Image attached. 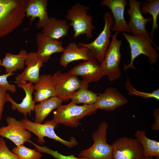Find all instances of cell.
Masks as SVG:
<instances>
[{
	"label": "cell",
	"instance_id": "6da1fadb",
	"mask_svg": "<svg viewBox=\"0 0 159 159\" xmlns=\"http://www.w3.org/2000/svg\"><path fill=\"white\" fill-rule=\"evenodd\" d=\"M28 0H0V38L12 32L23 22Z\"/></svg>",
	"mask_w": 159,
	"mask_h": 159
},
{
	"label": "cell",
	"instance_id": "7a4b0ae2",
	"mask_svg": "<svg viewBox=\"0 0 159 159\" xmlns=\"http://www.w3.org/2000/svg\"><path fill=\"white\" fill-rule=\"evenodd\" d=\"M122 35L127 40L130 49V63L125 64L123 67L124 71L129 69L137 70L133 65V62L136 58L141 54L147 56L148 62L151 64H154L157 62L158 54L156 50L152 46L153 43L157 49L159 48L150 38L142 35H131L125 32H122Z\"/></svg>",
	"mask_w": 159,
	"mask_h": 159
},
{
	"label": "cell",
	"instance_id": "3957f363",
	"mask_svg": "<svg viewBox=\"0 0 159 159\" xmlns=\"http://www.w3.org/2000/svg\"><path fill=\"white\" fill-rule=\"evenodd\" d=\"M97 110L94 104L78 105L70 102L57 108L54 112L53 119L58 124L77 127L80 120L86 116L95 113Z\"/></svg>",
	"mask_w": 159,
	"mask_h": 159
},
{
	"label": "cell",
	"instance_id": "277c9868",
	"mask_svg": "<svg viewBox=\"0 0 159 159\" xmlns=\"http://www.w3.org/2000/svg\"><path fill=\"white\" fill-rule=\"evenodd\" d=\"M108 125L106 121L101 122L92 136L93 143L88 148L82 150L79 157L86 159H112V148L107 142Z\"/></svg>",
	"mask_w": 159,
	"mask_h": 159
},
{
	"label": "cell",
	"instance_id": "5b68a950",
	"mask_svg": "<svg viewBox=\"0 0 159 159\" xmlns=\"http://www.w3.org/2000/svg\"><path fill=\"white\" fill-rule=\"evenodd\" d=\"M89 9L88 6L76 3L67 11L65 17L71 21L69 25L73 28L74 38L83 34L89 39L92 37L93 30L95 27L92 24V16L87 14Z\"/></svg>",
	"mask_w": 159,
	"mask_h": 159
},
{
	"label": "cell",
	"instance_id": "8992f818",
	"mask_svg": "<svg viewBox=\"0 0 159 159\" xmlns=\"http://www.w3.org/2000/svg\"><path fill=\"white\" fill-rule=\"evenodd\" d=\"M25 128L35 135L38 137L37 142L43 145L45 142L44 139L47 137L59 142L69 148L77 146L78 143L74 137H71L69 141L64 140L57 135L54 129L58 125L52 119L45 121L44 124L32 122L27 118L21 120Z\"/></svg>",
	"mask_w": 159,
	"mask_h": 159
},
{
	"label": "cell",
	"instance_id": "52a82bcc",
	"mask_svg": "<svg viewBox=\"0 0 159 159\" xmlns=\"http://www.w3.org/2000/svg\"><path fill=\"white\" fill-rule=\"evenodd\" d=\"M113 19L111 12L107 11L103 15L104 28L97 37L90 43H77L79 47H86L91 51L100 64L103 61L110 44V39L112 37L111 28L114 24Z\"/></svg>",
	"mask_w": 159,
	"mask_h": 159
},
{
	"label": "cell",
	"instance_id": "ba28073f",
	"mask_svg": "<svg viewBox=\"0 0 159 159\" xmlns=\"http://www.w3.org/2000/svg\"><path fill=\"white\" fill-rule=\"evenodd\" d=\"M119 32H115L112 35V41L105 58L100 64L105 75L110 82L118 79L121 76V71L120 67L121 54V40L117 39Z\"/></svg>",
	"mask_w": 159,
	"mask_h": 159
},
{
	"label": "cell",
	"instance_id": "9c48e42d",
	"mask_svg": "<svg viewBox=\"0 0 159 159\" xmlns=\"http://www.w3.org/2000/svg\"><path fill=\"white\" fill-rule=\"evenodd\" d=\"M52 79L56 96L66 102L71 99L72 94L79 89L81 81L77 76L69 71L64 73L60 71L56 72L52 75Z\"/></svg>",
	"mask_w": 159,
	"mask_h": 159
},
{
	"label": "cell",
	"instance_id": "30bf717a",
	"mask_svg": "<svg viewBox=\"0 0 159 159\" xmlns=\"http://www.w3.org/2000/svg\"><path fill=\"white\" fill-rule=\"evenodd\" d=\"M112 159H143V147L136 139L126 137L119 138L112 143Z\"/></svg>",
	"mask_w": 159,
	"mask_h": 159
},
{
	"label": "cell",
	"instance_id": "8fae6325",
	"mask_svg": "<svg viewBox=\"0 0 159 159\" xmlns=\"http://www.w3.org/2000/svg\"><path fill=\"white\" fill-rule=\"evenodd\" d=\"M6 121L7 125L0 127V136L10 140L16 146L23 145L31 138L30 132L25 128L21 120L8 117Z\"/></svg>",
	"mask_w": 159,
	"mask_h": 159
},
{
	"label": "cell",
	"instance_id": "7c38bea8",
	"mask_svg": "<svg viewBox=\"0 0 159 159\" xmlns=\"http://www.w3.org/2000/svg\"><path fill=\"white\" fill-rule=\"evenodd\" d=\"M143 2L135 0H129L130 8L127 11L130 16L128 25L132 35L141 34L150 38L149 36L150 33L146 29L145 25L148 22H152L153 19L152 17L146 18L141 14L140 7Z\"/></svg>",
	"mask_w": 159,
	"mask_h": 159
},
{
	"label": "cell",
	"instance_id": "4fadbf2b",
	"mask_svg": "<svg viewBox=\"0 0 159 159\" xmlns=\"http://www.w3.org/2000/svg\"><path fill=\"white\" fill-rule=\"evenodd\" d=\"M128 102L127 99L118 89L109 87L103 93L98 94L97 100L94 105L97 110L113 111Z\"/></svg>",
	"mask_w": 159,
	"mask_h": 159
},
{
	"label": "cell",
	"instance_id": "5bb4252c",
	"mask_svg": "<svg viewBox=\"0 0 159 159\" xmlns=\"http://www.w3.org/2000/svg\"><path fill=\"white\" fill-rule=\"evenodd\" d=\"M128 5L126 0H103L100 3V6L108 7L110 10L114 24L111 27V32H127L130 34L128 24L124 17L125 7Z\"/></svg>",
	"mask_w": 159,
	"mask_h": 159
},
{
	"label": "cell",
	"instance_id": "9a60e30c",
	"mask_svg": "<svg viewBox=\"0 0 159 159\" xmlns=\"http://www.w3.org/2000/svg\"><path fill=\"white\" fill-rule=\"evenodd\" d=\"M47 0H28L26 8V16L29 18L28 29L36 18L39 19L35 25L38 29L44 28L49 21L47 11Z\"/></svg>",
	"mask_w": 159,
	"mask_h": 159
},
{
	"label": "cell",
	"instance_id": "2e32d148",
	"mask_svg": "<svg viewBox=\"0 0 159 159\" xmlns=\"http://www.w3.org/2000/svg\"><path fill=\"white\" fill-rule=\"evenodd\" d=\"M69 72L77 76L82 77V80L88 83L97 82L105 76L100 64L96 59L85 61Z\"/></svg>",
	"mask_w": 159,
	"mask_h": 159
},
{
	"label": "cell",
	"instance_id": "e0dca14e",
	"mask_svg": "<svg viewBox=\"0 0 159 159\" xmlns=\"http://www.w3.org/2000/svg\"><path fill=\"white\" fill-rule=\"evenodd\" d=\"M36 41L37 46L36 54L43 63L47 62L53 54L63 53L65 49L62 47V41L51 38L41 32L36 34Z\"/></svg>",
	"mask_w": 159,
	"mask_h": 159
},
{
	"label": "cell",
	"instance_id": "ac0fdd59",
	"mask_svg": "<svg viewBox=\"0 0 159 159\" xmlns=\"http://www.w3.org/2000/svg\"><path fill=\"white\" fill-rule=\"evenodd\" d=\"M17 87L22 89L25 92V96L22 102L18 103L16 102L10 95L6 92V96L7 101L11 104V107L13 110H17L19 112L23 114L24 117L31 115L32 111L34 110L36 102L32 98L34 93V85L30 82H16Z\"/></svg>",
	"mask_w": 159,
	"mask_h": 159
},
{
	"label": "cell",
	"instance_id": "d6986e66",
	"mask_svg": "<svg viewBox=\"0 0 159 159\" xmlns=\"http://www.w3.org/2000/svg\"><path fill=\"white\" fill-rule=\"evenodd\" d=\"M96 59L93 53L85 47H79L77 44L71 42L66 47L60 58V64L66 67L71 62L83 60L85 61Z\"/></svg>",
	"mask_w": 159,
	"mask_h": 159
},
{
	"label": "cell",
	"instance_id": "ffe728a7",
	"mask_svg": "<svg viewBox=\"0 0 159 159\" xmlns=\"http://www.w3.org/2000/svg\"><path fill=\"white\" fill-rule=\"evenodd\" d=\"M43 63L37 55L36 52H30L28 54L25 61L26 68L22 72L17 75L16 82L28 81L35 84L39 79V71Z\"/></svg>",
	"mask_w": 159,
	"mask_h": 159
},
{
	"label": "cell",
	"instance_id": "44dd1931",
	"mask_svg": "<svg viewBox=\"0 0 159 159\" xmlns=\"http://www.w3.org/2000/svg\"><path fill=\"white\" fill-rule=\"evenodd\" d=\"M51 74L40 75L37 82L34 85V100L40 102L50 97L56 96L55 88Z\"/></svg>",
	"mask_w": 159,
	"mask_h": 159
},
{
	"label": "cell",
	"instance_id": "7402d4cb",
	"mask_svg": "<svg viewBox=\"0 0 159 159\" xmlns=\"http://www.w3.org/2000/svg\"><path fill=\"white\" fill-rule=\"evenodd\" d=\"M49 21L43 28L41 32L51 38L58 40L67 36L70 26L65 19H57L49 17Z\"/></svg>",
	"mask_w": 159,
	"mask_h": 159
},
{
	"label": "cell",
	"instance_id": "603a6c76",
	"mask_svg": "<svg viewBox=\"0 0 159 159\" xmlns=\"http://www.w3.org/2000/svg\"><path fill=\"white\" fill-rule=\"evenodd\" d=\"M28 54L25 49L21 50L17 54L5 53L4 57L2 60L1 66L5 68L6 73H14L17 70L23 69Z\"/></svg>",
	"mask_w": 159,
	"mask_h": 159
},
{
	"label": "cell",
	"instance_id": "cb8c5ba5",
	"mask_svg": "<svg viewBox=\"0 0 159 159\" xmlns=\"http://www.w3.org/2000/svg\"><path fill=\"white\" fill-rule=\"evenodd\" d=\"M62 102L61 99L56 96L35 105L34 110L35 113L34 122L41 123L51 112L62 105Z\"/></svg>",
	"mask_w": 159,
	"mask_h": 159
},
{
	"label": "cell",
	"instance_id": "d4e9b609",
	"mask_svg": "<svg viewBox=\"0 0 159 159\" xmlns=\"http://www.w3.org/2000/svg\"><path fill=\"white\" fill-rule=\"evenodd\" d=\"M89 83L81 80L80 87L72 95L71 100V102L75 104L83 103L91 105L96 102L98 94L88 90Z\"/></svg>",
	"mask_w": 159,
	"mask_h": 159
},
{
	"label": "cell",
	"instance_id": "484cf974",
	"mask_svg": "<svg viewBox=\"0 0 159 159\" xmlns=\"http://www.w3.org/2000/svg\"><path fill=\"white\" fill-rule=\"evenodd\" d=\"M134 136L142 145L144 157L159 158V142L148 138L144 130H137Z\"/></svg>",
	"mask_w": 159,
	"mask_h": 159
},
{
	"label": "cell",
	"instance_id": "4316f807",
	"mask_svg": "<svg viewBox=\"0 0 159 159\" xmlns=\"http://www.w3.org/2000/svg\"><path fill=\"white\" fill-rule=\"evenodd\" d=\"M140 10L142 15L148 14L152 16L153 23L150 37L152 39H153L155 30L159 26L157 24V18L159 14V0H150L143 1L141 5Z\"/></svg>",
	"mask_w": 159,
	"mask_h": 159
},
{
	"label": "cell",
	"instance_id": "83f0119b",
	"mask_svg": "<svg viewBox=\"0 0 159 159\" xmlns=\"http://www.w3.org/2000/svg\"><path fill=\"white\" fill-rule=\"evenodd\" d=\"M11 151L19 159H41L42 156L41 153L37 150L29 148L24 145L14 147Z\"/></svg>",
	"mask_w": 159,
	"mask_h": 159
},
{
	"label": "cell",
	"instance_id": "f1b7e54d",
	"mask_svg": "<svg viewBox=\"0 0 159 159\" xmlns=\"http://www.w3.org/2000/svg\"><path fill=\"white\" fill-rule=\"evenodd\" d=\"M125 85L126 89L128 91V94L130 96L135 95L145 99L152 98L159 100V89L154 90L151 92H146L139 91L132 86L129 78L127 79Z\"/></svg>",
	"mask_w": 159,
	"mask_h": 159
},
{
	"label": "cell",
	"instance_id": "f546056e",
	"mask_svg": "<svg viewBox=\"0 0 159 159\" xmlns=\"http://www.w3.org/2000/svg\"><path fill=\"white\" fill-rule=\"evenodd\" d=\"M0 159H19L9 150L2 137L0 138Z\"/></svg>",
	"mask_w": 159,
	"mask_h": 159
},
{
	"label": "cell",
	"instance_id": "4dcf8cb0",
	"mask_svg": "<svg viewBox=\"0 0 159 159\" xmlns=\"http://www.w3.org/2000/svg\"><path fill=\"white\" fill-rule=\"evenodd\" d=\"M15 74L14 73H9L0 75V86L6 91L8 90L13 93L16 92V87L14 85L9 84L7 81V78Z\"/></svg>",
	"mask_w": 159,
	"mask_h": 159
},
{
	"label": "cell",
	"instance_id": "1f68e13d",
	"mask_svg": "<svg viewBox=\"0 0 159 159\" xmlns=\"http://www.w3.org/2000/svg\"><path fill=\"white\" fill-rule=\"evenodd\" d=\"M47 153L57 159H86L82 157H76L73 154L68 155H64L50 148L47 149Z\"/></svg>",
	"mask_w": 159,
	"mask_h": 159
},
{
	"label": "cell",
	"instance_id": "d6a6232c",
	"mask_svg": "<svg viewBox=\"0 0 159 159\" xmlns=\"http://www.w3.org/2000/svg\"><path fill=\"white\" fill-rule=\"evenodd\" d=\"M6 91L0 86V121L2 119L4 105L7 101Z\"/></svg>",
	"mask_w": 159,
	"mask_h": 159
},
{
	"label": "cell",
	"instance_id": "836d02e7",
	"mask_svg": "<svg viewBox=\"0 0 159 159\" xmlns=\"http://www.w3.org/2000/svg\"><path fill=\"white\" fill-rule=\"evenodd\" d=\"M153 115L155 118V122L151 125L152 130L155 131L159 130V109L157 108L154 110Z\"/></svg>",
	"mask_w": 159,
	"mask_h": 159
},
{
	"label": "cell",
	"instance_id": "e575fe53",
	"mask_svg": "<svg viewBox=\"0 0 159 159\" xmlns=\"http://www.w3.org/2000/svg\"><path fill=\"white\" fill-rule=\"evenodd\" d=\"M143 159H153L152 158H150V157H144Z\"/></svg>",
	"mask_w": 159,
	"mask_h": 159
},
{
	"label": "cell",
	"instance_id": "d590c367",
	"mask_svg": "<svg viewBox=\"0 0 159 159\" xmlns=\"http://www.w3.org/2000/svg\"><path fill=\"white\" fill-rule=\"evenodd\" d=\"M1 62L2 60L0 59V73H1V70L0 68V67L1 66Z\"/></svg>",
	"mask_w": 159,
	"mask_h": 159
}]
</instances>
